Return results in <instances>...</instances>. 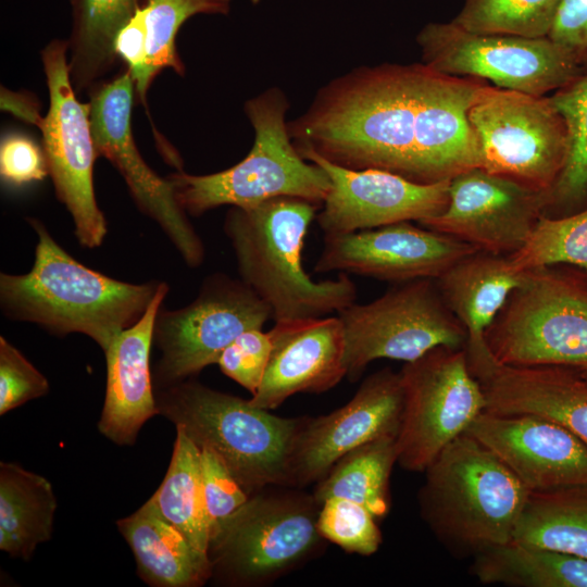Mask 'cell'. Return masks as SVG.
Segmentation results:
<instances>
[{"mask_svg": "<svg viewBox=\"0 0 587 587\" xmlns=\"http://www.w3.org/2000/svg\"><path fill=\"white\" fill-rule=\"evenodd\" d=\"M526 273L516 270L508 255L477 250L436 278L447 307L466 332L469 361L490 354L485 333Z\"/></svg>", "mask_w": 587, "mask_h": 587, "instance_id": "cb8c5ba5", "label": "cell"}, {"mask_svg": "<svg viewBox=\"0 0 587 587\" xmlns=\"http://www.w3.org/2000/svg\"><path fill=\"white\" fill-rule=\"evenodd\" d=\"M272 351L254 407L272 410L299 392H323L347 375L345 334L338 316L275 322Z\"/></svg>", "mask_w": 587, "mask_h": 587, "instance_id": "44dd1931", "label": "cell"}, {"mask_svg": "<svg viewBox=\"0 0 587 587\" xmlns=\"http://www.w3.org/2000/svg\"><path fill=\"white\" fill-rule=\"evenodd\" d=\"M315 273H351L403 283L438 278L476 248L452 236L398 222L352 233L325 235Z\"/></svg>", "mask_w": 587, "mask_h": 587, "instance_id": "ac0fdd59", "label": "cell"}, {"mask_svg": "<svg viewBox=\"0 0 587 587\" xmlns=\"http://www.w3.org/2000/svg\"><path fill=\"white\" fill-rule=\"evenodd\" d=\"M200 472L203 502L211 532L217 523L239 509L250 496L221 457L208 447L200 448Z\"/></svg>", "mask_w": 587, "mask_h": 587, "instance_id": "8d00e7d4", "label": "cell"}, {"mask_svg": "<svg viewBox=\"0 0 587 587\" xmlns=\"http://www.w3.org/2000/svg\"><path fill=\"white\" fill-rule=\"evenodd\" d=\"M549 100L565 121L569 153L549 196L548 209L559 215L587 207V73L555 90Z\"/></svg>", "mask_w": 587, "mask_h": 587, "instance_id": "1f68e13d", "label": "cell"}, {"mask_svg": "<svg viewBox=\"0 0 587 587\" xmlns=\"http://www.w3.org/2000/svg\"><path fill=\"white\" fill-rule=\"evenodd\" d=\"M471 373L483 388L486 411L549 419L587 446V376L582 371L566 366H508L491 358Z\"/></svg>", "mask_w": 587, "mask_h": 587, "instance_id": "7402d4cb", "label": "cell"}, {"mask_svg": "<svg viewBox=\"0 0 587 587\" xmlns=\"http://www.w3.org/2000/svg\"><path fill=\"white\" fill-rule=\"evenodd\" d=\"M424 64L442 74L487 79L535 96L555 91L583 74L549 37L476 34L452 21L428 23L416 36Z\"/></svg>", "mask_w": 587, "mask_h": 587, "instance_id": "4fadbf2b", "label": "cell"}, {"mask_svg": "<svg viewBox=\"0 0 587 587\" xmlns=\"http://www.w3.org/2000/svg\"><path fill=\"white\" fill-rule=\"evenodd\" d=\"M114 50L117 58L122 59L129 70L134 85L143 74L147 59V26L146 8H140L133 18L118 33Z\"/></svg>", "mask_w": 587, "mask_h": 587, "instance_id": "b9f144b4", "label": "cell"}, {"mask_svg": "<svg viewBox=\"0 0 587 587\" xmlns=\"http://www.w3.org/2000/svg\"><path fill=\"white\" fill-rule=\"evenodd\" d=\"M230 3L232 0H147V59L141 79L135 85L139 100L145 101L151 83L164 68L185 74L175 43L180 26L197 14H228Z\"/></svg>", "mask_w": 587, "mask_h": 587, "instance_id": "d6a6232c", "label": "cell"}, {"mask_svg": "<svg viewBox=\"0 0 587 587\" xmlns=\"http://www.w3.org/2000/svg\"><path fill=\"white\" fill-rule=\"evenodd\" d=\"M400 375L403 410L397 463L424 472L445 447L466 433L487 402L464 347H436L405 362Z\"/></svg>", "mask_w": 587, "mask_h": 587, "instance_id": "8fae6325", "label": "cell"}, {"mask_svg": "<svg viewBox=\"0 0 587 587\" xmlns=\"http://www.w3.org/2000/svg\"><path fill=\"white\" fill-rule=\"evenodd\" d=\"M147 0H71L68 68L76 93L90 91L114 66L115 39Z\"/></svg>", "mask_w": 587, "mask_h": 587, "instance_id": "484cf974", "label": "cell"}, {"mask_svg": "<svg viewBox=\"0 0 587 587\" xmlns=\"http://www.w3.org/2000/svg\"><path fill=\"white\" fill-rule=\"evenodd\" d=\"M563 0H464L452 22L476 34L548 37Z\"/></svg>", "mask_w": 587, "mask_h": 587, "instance_id": "836d02e7", "label": "cell"}, {"mask_svg": "<svg viewBox=\"0 0 587 587\" xmlns=\"http://www.w3.org/2000/svg\"><path fill=\"white\" fill-rule=\"evenodd\" d=\"M167 291L168 285L162 282L141 319L122 330L104 351L107 388L98 428L116 445H133L141 426L159 414L149 358L155 317Z\"/></svg>", "mask_w": 587, "mask_h": 587, "instance_id": "603a6c76", "label": "cell"}, {"mask_svg": "<svg viewBox=\"0 0 587 587\" xmlns=\"http://www.w3.org/2000/svg\"><path fill=\"white\" fill-rule=\"evenodd\" d=\"M376 519L362 504L340 497L326 499L319 510L321 536L350 553L371 555L382 544Z\"/></svg>", "mask_w": 587, "mask_h": 587, "instance_id": "d590c367", "label": "cell"}, {"mask_svg": "<svg viewBox=\"0 0 587 587\" xmlns=\"http://www.w3.org/2000/svg\"><path fill=\"white\" fill-rule=\"evenodd\" d=\"M116 525L134 553L139 576L150 586L198 587L212 576L208 553L164 519L151 497Z\"/></svg>", "mask_w": 587, "mask_h": 587, "instance_id": "d4e9b609", "label": "cell"}, {"mask_svg": "<svg viewBox=\"0 0 587 587\" xmlns=\"http://www.w3.org/2000/svg\"><path fill=\"white\" fill-rule=\"evenodd\" d=\"M579 371H582L587 376V370H579Z\"/></svg>", "mask_w": 587, "mask_h": 587, "instance_id": "ee69618b", "label": "cell"}, {"mask_svg": "<svg viewBox=\"0 0 587 587\" xmlns=\"http://www.w3.org/2000/svg\"><path fill=\"white\" fill-rule=\"evenodd\" d=\"M470 572L483 584L587 587V559L511 540L474 555Z\"/></svg>", "mask_w": 587, "mask_h": 587, "instance_id": "83f0119b", "label": "cell"}, {"mask_svg": "<svg viewBox=\"0 0 587 587\" xmlns=\"http://www.w3.org/2000/svg\"><path fill=\"white\" fill-rule=\"evenodd\" d=\"M270 486L210 532L212 576L235 586L266 585L313 555L324 539L313 495Z\"/></svg>", "mask_w": 587, "mask_h": 587, "instance_id": "ba28073f", "label": "cell"}, {"mask_svg": "<svg viewBox=\"0 0 587 587\" xmlns=\"http://www.w3.org/2000/svg\"><path fill=\"white\" fill-rule=\"evenodd\" d=\"M469 120L480 168L550 196L566 162L569 134L549 97L488 85Z\"/></svg>", "mask_w": 587, "mask_h": 587, "instance_id": "30bf717a", "label": "cell"}, {"mask_svg": "<svg viewBox=\"0 0 587 587\" xmlns=\"http://www.w3.org/2000/svg\"><path fill=\"white\" fill-rule=\"evenodd\" d=\"M253 4H258L260 0H250Z\"/></svg>", "mask_w": 587, "mask_h": 587, "instance_id": "7bdbcfd3", "label": "cell"}, {"mask_svg": "<svg viewBox=\"0 0 587 587\" xmlns=\"http://www.w3.org/2000/svg\"><path fill=\"white\" fill-rule=\"evenodd\" d=\"M317 207L278 197L250 208L230 207L226 213L223 229L239 278L271 308L275 322L322 317L355 302L357 287L346 273L315 282L304 271V237Z\"/></svg>", "mask_w": 587, "mask_h": 587, "instance_id": "3957f363", "label": "cell"}, {"mask_svg": "<svg viewBox=\"0 0 587 587\" xmlns=\"http://www.w3.org/2000/svg\"><path fill=\"white\" fill-rule=\"evenodd\" d=\"M587 73V0H563L548 36Z\"/></svg>", "mask_w": 587, "mask_h": 587, "instance_id": "60d3db41", "label": "cell"}, {"mask_svg": "<svg viewBox=\"0 0 587 587\" xmlns=\"http://www.w3.org/2000/svg\"><path fill=\"white\" fill-rule=\"evenodd\" d=\"M466 434L497 455L530 492L587 484V446L549 419L484 411Z\"/></svg>", "mask_w": 587, "mask_h": 587, "instance_id": "ffe728a7", "label": "cell"}, {"mask_svg": "<svg viewBox=\"0 0 587 587\" xmlns=\"http://www.w3.org/2000/svg\"><path fill=\"white\" fill-rule=\"evenodd\" d=\"M402 410L400 372L385 367L366 377L344 407L327 415L301 417L290 452V487L317 483L354 448L397 436Z\"/></svg>", "mask_w": 587, "mask_h": 587, "instance_id": "e0dca14e", "label": "cell"}, {"mask_svg": "<svg viewBox=\"0 0 587 587\" xmlns=\"http://www.w3.org/2000/svg\"><path fill=\"white\" fill-rule=\"evenodd\" d=\"M134 93L128 68L90 90L89 116L97 154L118 171L137 208L162 228L185 263L199 267L205 258L200 236L177 202L171 180L160 177L136 146L132 133Z\"/></svg>", "mask_w": 587, "mask_h": 587, "instance_id": "9a60e30c", "label": "cell"}, {"mask_svg": "<svg viewBox=\"0 0 587 587\" xmlns=\"http://www.w3.org/2000/svg\"><path fill=\"white\" fill-rule=\"evenodd\" d=\"M27 221L37 235L34 264L25 274H0L3 315L57 336L84 334L104 352L141 319L162 282L132 284L91 270L71 257L39 220Z\"/></svg>", "mask_w": 587, "mask_h": 587, "instance_id": "7a4b0ae2", "label": "cell"}, {"mask_svg": "<svg viewBox=\"0 0 587 587\" xmlns=\"http://www.w3.org/2000/svg\"><path fill=\"white\" fill-rule=\"evenodd\" d=\"M548 205L547 192L474 167L450 179L444 211L417 223L478 251L510 255L524 246Z\"/></svg>", "mask_w": 587, "mask_h": 587, "instance_id": "2e32d148", "label": "cell"}, {"mask_svg": "<svg viewBox=\"0 0 587 587\" xmlns=\"http://www.w3.org/2000/svg\"><path fill=\"white\" fill-rule=\"evenodd\" d=\"M397 461V436L373 439L341 457L315 483L312 495L320 505L340 497L362 504L375 519L384 517L390 508L389 480Z\"/></svg>", "mask_w": 587, "mask_h": 587, "instance_id": "f1b7e54d", "label": "cell"}, {"mask_svg": "<svg viewBox=\"0 0 587 587\" xmlns=\"http://www.w3.org/2000/svg\"><path fill=\"white\" fill-rule=\"evenodd\" d=\"M508 257L519 271L555 264L587 270V207L566 215H544L524 246Z\"/></svg>", "mask_w": 587, "mask_h": 587, "instance_id": "e575fe53", "label": "cell"}, {"mask_svg": "<svg viewBox=\"0 0 587 587\" xmlns=\"http://www.w3.org/2000/svg\"><path fill=\"white\" fill-rule=\"evenodd\" d=\"M0 175L14 186L42 180L49 175L43 149L26 135L5 136L0 145Z\"/></svg>", "mask_w": 587, "mask_h": 587, "instance_id": "ab89813d", "label": "cell"}, {"mask_svg": "<svg viewBox=\"0 0 587 587\" xmlns=\"http://www.w3.org/2000/svg\"><path fill=\"white\" fill-rule=\"evenodd\" d=\"M347 377L357 380L377 359L405 362L439 346L463 348L466 332L447 307L436 278L397 283L379 298L338 312Z\"/></svg>", "mask_w": 587, "mask_h": 587, "instance_id": "9c48e42d", "label": "cell"}, {"mask_svg": "<svg viewBox=\"0 0 587 587\" xmlns=\"http://www.w3.org/2000/svg\"><path fill=\"white\" fill-rule=\"evenodd\" d=\"M151 498L164 519L195 548L208 553L210 529L201 488L200 448L179 427L165 477Z\"/></svg>", "mask_w": 587, "mask_h": 587, "instance_id": "4dcf8cb0", "label": "cell"}, {"mask_svg": "<svg viewBox=\"0 0 587 587\" xmlns=\"http://www.w3.org/2000/svg\"><path fill=\"white\" fill-rule=\"evenodd\" d=\"M512 540L587 559V484L529 492Z\"/></svg>", "mask_w": 587, "mask_h": 587, "instance_id": "f546056e", "label": "cell"}, {"mask_svg": "<svg viewBox=\"0 0 587 587\" xmlns=\"http://www.w3.org/2000/svg\"><path fill=\"white\" fill-rule=\"evenodd\" d=\"M49 91V109L37 118L42 134L48 173L57 198L74 223L83 247L93 249L108 233L104 214L93 188V164L98 157L89 116V104L78 100L68 68L67 40L53 39L41 51Z\"/></svg>", "mask_w": 587, "mask_h": 587, "instance_id": "7c38bea8", "label": "cell"}, {"mask_svg": "<svg viewBox=\"0 0 587 587\" xmlns=\"http://www.w3.org/2000/svg\"><path fill=\"white\" fill-rule=\"evenodd\" d=\"M57 499L50 482L17 464L0 463V549L28 560L50 539Z\"/></svg>", "mask_w": 587, "mask_h": 587, "instance_id": "4316f807", "label": "cell"}, {"mask_svg": "<svg viewBox=\"0 0 587 587\" xmlns=\"http://www.w3.org/2000/svg\"><path fill=\"white\" fill-rule=\"evenodd\" d=\"M325 171L332 187L316 221L325 235L375 228L439 214L449 201L450 180L421 184L382 170H350L315 153L301 155Z\"/></svg>", "mask_w": 587, "mask_h": 587, "instance_id": "d6986e66", "label": "cell"}, {"mask_svg": "<svg viewBox=\"0 0 587 587\" xmlns=\"http://www.w3.org/2000/svg\"><path fill=\"white\" fill-rule=\"evenodd\" d=\"M272 319L271 308L240 278L209 275L193 301L177 310L160 308L153 341L161 352L154 373L159 386L190 379L216 364L241 333Z\"/></svg>", "mask_w": 587, "mask_h": 587, "instance_id": "5bb4252c", "label": "cell"}, {"mask_svg": "<svg viewBox=\"0 0 587 587\" xmlns=\"http://www.w3.org/2000/svg\"><path fill=\"white\" fill-rule=\"evenodd\" d=\"M438 74L424 63L355 67L322 86L288 122L291 141L301 155L433 184L427 142Z\"/></svg>", "mask_w": 587, "mask_h": 587, "instance_id": "6da1fadb", "label": "cell"}, {"mask_svg": "<svg viewBox=\"0 0 587 587\" xmlns=\"http://www.w3.org/2000/svg\"><path fill=\"white\" fill-rule=\"evenodd\" d=\"M288 99L277 87L246 101L243 110L254 129L251 150L234 166L207 175L171 174L177 202L192 216L221 205L250 208L278 197L321 204L332 184L323 168L295 148L286 114Z\"/></svg>", "mask_w": 587, "mask_h": 587, "instance_id": "5b68a950", "label": "cell"}, {"mask_svg": "<svg viewBox=\"0 0 587 587\" xmlns=\"http://www.w3.org/2000/svg\"><path fill=\"white\" fill-rule=\"evenodd\" d=\"M49 391L48 379L10 344L0 337V415Z\"/></svg>", "mask_w": 587, "mask_h": 587, "instance_id": "f35d334b", "label": "cell"}, {"mask_svg": "<svg viewBox=\"0 0 587 587\" xmlns=\"http://www.w3.org/2000/svg\"><path fill=\"white\" fill-rule=\"evenodd\" d=\"M159 414L199 447L215 451L249 496L290 487V452L300 419L280 417L192 378L162 387Z\"/></svg>", "mask_w": 587, "mask_h": 587, "instance_id": "8992f818", "label": "cell"}, {"mask_svg": "<svg viewBox=\"0 0 587 587\" xmlns=\"http://www.w3.org/2000/svg\"><path fill=\"white\" fill-rule=\"evenodd\" d=\"M492 359L516 367L587 370V270H527L485 333Z\"/></svg>", "mask_w": 587, "mask_h": 587, "instance_id": "52a82bcc", "label": "cell"}, {"mask_svg": "<svg viewBox=\"0 0 587 587\" xmlns=\"http://www.w3.org/2000/svg\"><path fill=\"white\" fill-rule=\"evenodd\" d=\"M272 351L270 332L252 328L241 333L221 353V371L254 395L264 376Z\"/></svg>", "mask_w": 587, "mask_h": 587, "instance_id": "74e56055", "label": "cell"}, {"mask_svg": "<svg viewBox=\"0 0 587 587\" xmlns=\"http://www.w3.org/2000/svg\"><path fill=\"white\" fill-rule=\"evenodd\" d=\"M424 473L421 515L451 551L474 557L512 540L530 491L478 440L459 436Z\"/></svg>", "mask_w": 587, "mask_h": 587, "instance_id": "277c9868", "label": "cell"}]
</instances>
